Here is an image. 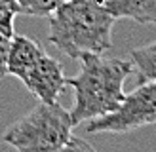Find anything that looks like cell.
<instances>
[{
    "label": "cell",
    "mask_w": 156,
    "mask_h": 152,
    "mask_svg": "<svg viewBox=\"0 0 156 152\" xmlns=\"http://www.w3.org/2000/svg\"><path fill=\"white\" fill-rule=\"evenodd\" d=\"M78 59L80 72L65 78V86L74 91V106L69 110L73 126L116 110L126 95L124 82L133 72L131 61L105 57L103 53H84Z\"/></svg>",
    "instance_id": "1"
},
{
    "label": "cell",
    "mask_w": 156,
    "mask_h": 152,
    "mask_svg": "<svg viewBox=\"0 0 156 152\" xmlns=\"http://www.w3.org/2000/svg\"><path fill=\"white\" fill-rule=\"evenodd\" d=\"M131 65L139 80H156V40L131 50Z\"/></svg>",
    "instance_id": "8"
},
{
    "label": "cell",
    "mask_w": 156,
    "mask_h": 152,
    "mask_svg": "<svg viewBox=\"0 0 156 152\" xmlns=\"http://www.w3.org/2000/svg\"><path fill=\"white\" fill-rule=\"evenodd\" d=\"M46 17L48 42L73 59L112 48L116 17L105 8V0H65Z\"/></svg>",
    "instance_id": "2"
},
{
    "label": "cell",
    "mask_w": 156,
    "mask_h": 152,
    "mask_svg": "<svg viewBox=\"0 0 156 152\" xmlns=\"http://www.w3.org/2000/svg\"><path fill=\"white\" fill-rule=\"evenodd\" d=\"M12 38L0 33V80L8 76V53H10Z\"/></svg>",
    "instance_id": "11"
},
{
    "label": "cell",
    "mask_w": 156,
    "mask_h": 152,
    "mask_svg": "<svg viewBox=\"0 0 156 152\" xmlns=\"http://www.w3.org/2000/svg\"><path fill=\"white\" fill-rule=\"evenodd\" d=\"M156 124V80H143L124 95L116 110L88 122V133H128Z\"/></svg>",
    "instance_id": "4"
},
{
    "label": "cell",
    "mask_w": 156,
    "mask_h": 152,
    "mask_svg": "<svg viewBox=\"0 0 156 152\" xmlns=\"http://www.w3.org/2000/svg\"><path fill=\"white\" fill-rule=\"evenodd\" d=\"M63 2L65 0H17L21 13L33 15V17H42V15L51 13Z\"/></svg>",
    "instance_id": "10"
},
{
    "label": "cell",
    "mask_w": 156,
    "mask_h": 152,
    "mask_svg": "<svg viewBox=\"0 0 156 152\" xmlns=\"http://www.w3.org/2000/svg\"><path fill=\"white\" fill-rule=\"evenodd\" d=\"M116 19H133L141 25H156V0H105Z\"/></svg>",
    "instance_id": "7"
},
{
    "label": "cell",
    "mask_w": 156,
    "mask_h": 152,
    "mask_svg": "<svg viewBox=\"0 0 156 152\" xmlns=\"http://www.w3.org/2000/svg\"><path fill=\"white\" fill-rule=\"evenodd\" d=\"M17 13H21L17 0H0V33L10 38L15 34L13 21Z\"/></svg>",
    "instance_id": "9"
},
{
    "label": "cell",
    "mask_w": 156,
    "mask_h": 152,
    "mask_svg": "<svg viewBox=\"0 0 156 152\" xmlns=\"http://www.w3.org/2000/svg\"><path fill=\"white\" fill-rule=\"evenodd\" d=\"M65 72L57 59L44 53L36 63L21 78L23 86L30 95H34L42 103H55L59 93L65 88Z\"/></svg>",
    "instance_id": "5"
},
{
    "label": "cell",
    "mask_w": 156,
    "mask_h": 152,
    "mask_svg": "<svg viewBox=\"0 0 156 152\" xmlns=\"http://www.w3.org/2000/svg\"><path fill=\"white\" fill-rule=\"evenodd\" d=\"M44 53H46L44 48L36 40H33L29 36L13 34L10 42V53H8V74L21 80L25 76V72Z\"/></svg>",
    "instance_id": "6"
},
{
    "label": "cell",
    "mask_w": 156,
    "mask_h": 152,
    "mask_svg": "<svg viewBox=\"0 0 156 152\" xmlns=\"http://www.w3.org/2000/svg\"><path fill=\"white\" fill-rule=\"evenodd\" d=\"M71 112L55 103H42L4 131L2 141L15 150H93L73 135Z\"/></svg>",
    "instance_id": "3"
}]
</instances>
